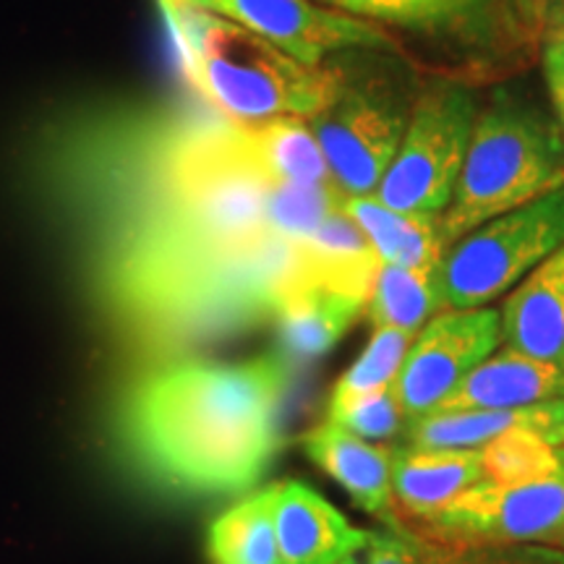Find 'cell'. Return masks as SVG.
<instances>
[{
	"instance_id": "1",
	"label": "cell",
	"mask_w": 564,
	"mask_h": 564,
	"mask_svg": "<svg viewBox=\"0 0 564 564\" xmlns=\"http://www.w3.org/2000/svg\"><path fill=\"white\" fill-rule=\"evenodd\" d=\"M288 364L178 361L133 387L121 432L141 468L181 491L251 489L280 447Z\"/></svg>"
},
{
	"instance_id": "2",
	"label": "cell",
	"mask_w": 564,
	"mask_h": 564,
	"mask_svg": "<svg viewBox=\"0 0 564 564\" xmlns=\"http://www.w3.org/2000/svg\"><path fill=\"white\" fill-rule=\"evenodd\" d=\"M186 74L207 100L232 123L270 118H314L337 89V70L306 66L236 21L181 0H162Z\"/></svg>"
},
{
	"instance_id": "3",
	"label": "cell",
	"mask_w": 564,
	"mask_h": 564,
	"mask_svg": "<svg viewBox=\"0 0 564 564\" xmlns=\"http://www.w3.org/2000/svg\"><path fill=\"white\" fill-rule=\"evenodd\" d=\"M564 183V133L554 112L518 87H502L478 110L453 199L440 215L442 249L505 212Z\"/></svg>"
},
{
	"instance_id": "4",
	"label": "cell",
	"mask_w": 564,
	"mask_h": 564,
	"mask_svg": "<svg viewBox=\"0 0 564 564\" xmlns=\"http://www.w3.org/2000/svg\"><path fill=\"white\" fill-rule=\"evenodd\" d=\"M564 246V183L463 236L436 267L444 308H478L510 293Z\"/></svg>"
},
{
	"instance_id": "5",
	"label": "cell",
	"mask_w": 564,
	"mask_h": 564,
	"mask_svg": "<svg viewBox=\"0 0 564 564\" xmlns=\"http://www.w3.org/2000/svg\"><path fill=\"white\" fill-rule=\"evenodd\" d=\"M411 91L398 74L337 70V89L327 108L312 118L335 186L345 196H371L392 165L411 121Z\"/></svg>"
},
{
	"instance_id": "6",
	"label": "cell",
	"mask_w": 564,
	"mask_h": 564,
	"mask_svg": "<svg viewBox=\"0 0 564 564\" xmlns=\"http://www.w3.org/2000/svg\"><path fill=\"white\" fill-rule=\"evenodd\" d=\"M476 118V95L465 84L436 82L423 89L377 199L400 215L440 217L453 199Z\"/></svg>"
},
{
	"instance_id": "7",
	"label": "cell",
	"mask_w": 564,
	"mask_h": 564,
	"mask_svg": "<svg viewBox=\"0 0 564 564\" xmlns=\"http://www.w3.org/2000/svg\"><path fill=\"white\" fill-rule=\"evenodd\" d=\"M460 544H539L564 549V449L552 474L533 481L476 484L429 523L408 528Z\"/></svg>"
},
{
	"instance_id": "8",
	"label": "cell",
	"mask_w": 564,
	"mask_h": 564,
	"mask_svg": "<svg viewBox=\"0 0 564 564\" xmlns=\"http://www.w3.org/2000/svg\"><path fill=\"white\" fill-rule=\"evenodd\" d=\"M502 343L497 308H444L413 337L400 369V405L408 421L434 413L476 366L494 356Z\"/></svg>"
},
{
	"instance_id": "9",
	"label": "cell",
	"mask_w": 564,
	"mask_h": 564,
	"mask_svg": "<svg viewBox=\"0 0 564 564\" xmlns=\"http://www.w3.org/2000/svg\"><path fill=\"white\" fill-rule=\"evenodd\" d=\"M215 17L236 21L306 66L343 51H394L379 24L348 17L312 0H181Z\"/></svg>"
},
{
	"instance_id": "10",
	"label": "cell",
	"mask_w": 564,
	"mask_h": 564,
	"mask_svg": "<svg viewBox=\"0 0 564 564\" xmlns=\"http://www.w3.org/2000/svg\"><path fill=\"white\" fill-rule=\"evenodd\" d=\"M348 17L390 24L434 42L486 51L523 26L518 0H316Z\"/></svg>"
},
{
	"instance_id": "11",
	"label": "cell",
	"mask_w": 564,
	"mask_h": 564,
	"mask_svg": "<svg viewBox=\"0 0 564 564\" xmlns=\"http://www.w3.org/2000/svg\"><path fill=\"white\" fill-rule=\"evenodd\" d=\"M274 531L280 564H340L371 539V531L350 525L322 494L299 481L274 486Z\"/></svg>"
},
{
	"instance_id": "12",
	"label": "cell",
	"mask_w": 564,
	"mask_h": 564,
	"mask_svg": "<svg viewBox=\"0 0 564 564\" xmlns=\"http://www.w3.org/2000/svg\"><path fill=\"white\" fill-rule=\"evenodd\" d=\"M303 449L314 465L345 489L358 510L382 520L392 531H403L392 491V449L366 442L335 423H322L303 436Z\"/></svg>"
},
{
	"instance_id": "13",
	"label": "cell",
	"mask_w": 564,
	"mask_h": 564,
	"mask_svg": "<svg viewBox=\"0 0 564 564\" xmlns=\"http://www.w3.org/2000/svg\"><path fill=\"white\" fill-rule=\"evenodd\" d=\"M484 481L481 453L453 447H405L392 449V491L398 514L405 528L436 518L460 494Z\"/></svg>"
},
{
	"instance_id": "14",
	"label": "cell",
	"mask_w": 564,
	"mask_h": 564,
	"mask_svg": "<svg viewBox=\"0 0 564 564\" xmlns=\"http://www.w3.org/2000/svg\"><path fill=\"white\" fill-rule=\"evenodd\" d=\"M499 436H535L564 447V398L502 411L429 413L405 426L411 447L476 449Z\"/></svg>"
},
{
	"instance_id": "15",
	"label": "cell",
	"mask_w": 564,
	"mask_h": 564,
	"mask_svg": "<svg viewBox=\"0 0 564 564\" xmlns=\"http://www.w3.org/2000/svg\"><path fill=\"white\" fill-rule=\"evenodd\" d=\"M499 319L505 348L564 366V246L518 282Z\"/></svg>"
},
{
	"instance_id": "16",
	"label": "cell",
	"mask_w": 564,
	"mask_h": 564,
	"mask_svg": "<svg viewBox=\"0 0 564 564\" xmlns=\"http://www.w3.org/2000/svg\"><path fill=\"white\" fill-rule=\"evenodd\" d=\"M556 398H564V366L505 348L476 366L434 413L502 411Z\"/></svg>"
},
{
	"instance_id": "17",
	"label": "cell",
	"mask_w": 564,
	"mask_h": 564,
	"mask_svg": "<svg viewBox=\"0 0 564 564\" xmlns=\"http://www.w3.org/2000/svg\"><path fill=\"white\" fill-rule=\"evenodd\" d=\"M364 308V301L306 285V282L285 280L272 314L280 322V337L288 356L319 358L340 343V337L348 333Z\"/></svg>"
},
{
	"instance_id": "18",
	"label": "cell",
	"mask_w": 564,
	"mask_h": 564,
	"mask_svg": "<svg viewBox=\"0 0 564 564\" xmlns=\"http://www.w3.org/2000/svg\"><path fill=\"white\" fill-rule=\"evenodd\" d=\"M343 212L369 238L382 264L423 267V270L440 267L444 257L440 230H436L440 217L400 215L384 207L377 196H345Z\"/></svg>"
},
{
	"instance_id": "19",
	"label": "cell",
	"mask_w": 564,
	"mask_h": 564,
	"mask_svg": "<svg viewBox=\"0 0 564 564\" xmlns=\"http://www.w3.org/2000/svg\"><path fill=\"white\" fill-rule=\"evenodd\" d=\"M251 158L272 183H333L319 141L301 118L282 116L262 123H238Z\"/></svg>"
},
{
	"instance_id": "20",
	"label": "cell",
	"mask_w": 564,
	"mask_h": 564,
	"mask_svg": "<svg viewBox=\"0 0 564 564\" xmlns=\"http://www.w3.org/2000/svg\"><path fill=\"white\" fill-rule=\"evenodd\" d=\"M209 556L215 564H280L274 486L249 494L212 523Z\"/></svg>"
},
{
	"instance_id": "21",
	"label": "cell",
	"mask_w": 564,
	"mask_h": 564,
	"mask_svg": "<svg viewBox=\"0 0 564 564\" xmlns=\"http://www.w3.org/2000/svg\"><path fill=\"white\" fill-rule=\"evenodd\" d=\"M366 308L373 327H394L419 335L423 324L444 312L436 270L379 264Z\"/></svg>"
},
{
	"instance_id": "22",
	"label": "cell",
	"mask_w": 564,
	"mask_h": 564,
	"mask_svg": "<svg viewBox=\"0 0 564 564\" xmlns=\"http://www.w3.org/2000/svg\"><path fill=\"white\" fill-rule=\"evenodd\" d=\"M345 194L333 183H282L274 186L267 202V217L272 230L285 241H299L314 232L337 209H343Z\"/></svg>"
},
{
	"instance_id": "23",
	"label": "cell",
	"mask_w": 564,
	"mask_h": 564,
	"mask_svg": "<svg viewBox=\"0 0 564 564\" xmlns=\"http://www.w3.org/2000/svg\"><path fill=\"white\" fill-rule=\"evenodd\" d=\"M411 333L394 327H377L371 340L366 343L361 356L352 361L340 379H337L333 398H352V394L377 392L394 387L403 369L408 348L413 343Z\"/></svg>"
},
{
	"instance_id": "24",
	"label": "cell",
	"mask_w": 564,
	"mask_h": 564,
	"mask_svg": "<svg viewBox=\"0 0 564 564\" xmlns=\"http://www.w3.org/2000/svg\"><path fill=\"white\" fill-rule=\"evenodd\" d=\"M562 449L535 436H499L478 447L484 481L512 486L552 474L562 460Z\"/></svg>"
},
{
	"instance_id": "25",
	"label": "cell",
	"mask_w": 564,
	"mask_h": 564,
	"mask_svg": "<svg viewBox=\"0 0 564 564\" xmlns=\"http://www.w3.org/2000/svg\"><path fill=\"white\" fill-rule=\"evenodd\" d=\"M419 564H564V549L539 544H460L413 533Z\"/></svg>"
},
{
	"instance_id": "26",
	"label": "cell",
	"mask_w": 564,
	"mask_h": 564,
	"mask_svg": "<svg viewBox=\"0 0 564 564\" xmlns=\"http://www.w3.org/2000/svg\"><path fill=\"white\" fill-rule=\"evenodd\" d=\"M327 421L343 426L345 432L361 436L366 442H387L405 432L408 426L394 387L352 394V398H329Z\"/></svg>"
},
{
	"instance_id": "27",
	"label": "cell",
	"mask_w": 564,
	"mask_h": 564,
	"mask_svg": "<svg viewBox=\"0 0 564 564\" xmlns=\"http://www.w3.org/2000/svg\"><path fill=\"white\" fill-rule=\"evenodd\" d=\"M544 76L554 118L564 133V17L544 30Z\"/></svg>"
},
{
	"instance_id": "28",
	"label": "cell",
	"mask_w": 564,
	"mask_h": 564,
	"mask_svg": "<svg viewBox=\"0 0 564 564\" xmlns=\"http://www.w3.org/2000/svg\"><path fill=\"white\" fill-rule=\"evenodd\" d=\"M364 552V564H419L413 535L408 528H403V531H392V528H387V531H371V539Z\"/></svg>"
},
{
	"instance_id": "29",
	"label": "cell",
	"mask_w": 564,
	"mask_h": 564,
	"mask_svg": "<svg viewBox=\"0 0 564 564\" xmlns=\"http://www.w3.org/2000/svg\"><path fill=\"white\" fill-rule=\"evenodd\" d=\"M525 24L535 32H544L554 19L564 17V0H518Z\"/></svg>"
},
{
	"instance_id": "30",
	"label": "cell",
	"mask_w": 564,
	"mask_h": 564,
	"mask_svg": "<svg viewBox=\"0 0 564 564\" xmlns=\"http://www.w3.org/2000/svg\"><path fill=\"white\" fill-rule=\"evenodd\" d=\"M340 564H361V562H358L356 556H352V560H345V562H340Z\"/></svg>"
}]
</instances>
